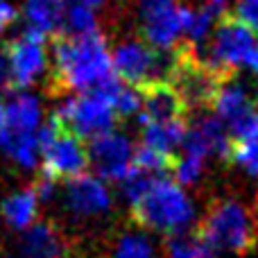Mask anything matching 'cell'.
Wrapping results in <instances>:
<instances>
[{"instance_id": "6da1fadb", "label": "cell", "mask_w": 258, "mask_h": 258, "mask_svg": "<svg viewBox=\"0 0 258 258\" xmlns=\"http://www.w3.org/2000/svg\"><path fill=\"white\" fill-rule=\"evenodd\" d=\"M111 75H116L111 52L100 32H91L84 36H52V93H89Z\"/></svg>"}, {"instance_id": "7a4b0ae2", "label": "cell", "mask_w": 258, "mask_h": 258, "mask_svg": "<svg viewBox=\"0 0 258 258\" xmlns=\"http://www.w3.org/2000/svg\"><path fill=\"white\" fill-rule=\"evenodd\" d=\"M233 77L236 73H224L213 68L200 54L197 45L183 41L170 54L165 82H170L174 91L181 95L188 111H206V109H213L218 93Z\"/></svg>"}, {"instance_id": "3957f363", "label": "cell", "mask_w": 258, "mask_h": 258, "mask_svg": "<svg viewBox=\"0 0 258 258\" xmlns=\"http://www.w3.org/2000/svg\"><path fill=\"white\" fill-rule=\"evenodd\" d=\"M197 231L206 242L218 249L233 251L238 256L251 254L258 240V220L254 211L236 200H213L206 206Z\"/></svg>"}, {"instance_id": "277c9868", "label": "cell", "mask_w": 258, "mask_h": 258, "mask_svg": "<svg viewBox=\"0 0 258 258\" xmlns=\"http://www.w3.org/2000/svg\"><path fill=\"white\" fill-rule=\"evenodd\" d=\"M134 224L161 233H181L192 220V204L172 179H154L152 186L132 204Z\"/></svg>"}, {"instance_id": "5b68a950", "label": "cell", "mask_w": 258, "mask_h": 258, "mask_svg": "<svg viewBox=\"0 0 258 258\" xmlns=\"http://www.w3.org/2000/svg\"><path fill=\"white\" fill-rule=\"evenodd\" d=\"M213 68L224 73H238L247 66L258 75V45L256 32H251L236 14H224L211 32L209 52H200Z\"/></svg>"}, {"instance_id": "8992f818", "label": "cell", "mask_w": 258, "mask_h": 258, "mask_svg": "<svg viewBox=\"0 0 258 258\" xmlns=\"http://www.w3.org/2000/svg\"><path fill=\"white\" fill-rule=\"evenodd\" d=\"M36 143L41 154V172L45 177H50L52 181L57 179L68 181L84 174L89 165V152L80 136L59 127L54 120H48V125L36 132Z\"/></svg>"}, {"instance_id": "52a82bcc", "label": "cell", "mask_w": 258, "mask_h": 258, "mask_svg": "<svg viewBox=\"0 0 258 258\" xmlns=\"http://www.w3.org/2000/svg\"><path fill=\"white\" fill-rule=\"evenodd\" d=\"M116 118L118 116L111 100H107L95 91H89V93H80L77 98L63 102L52 113L50 120H54L59 127L68 129L84 141L86 136L95 138L100 134L111 132L116 125Z\"/></svg>"}, {"instance_id": "ba28073f", "label": "cell", "mask_w": 258, "mask_h": 258, "mask_svg": "<svg viewBox=\"0 0 258 258\" xmlns=\"http://www.w3.org/2000/svg\"><path fill=\"white\" fill-rule=\"evenodd\" d=\"M111 61L118 80L134 89H143L150 82L165 80L170 68V59L163 61V52L136 39H129L118 45L116 52L111 54Z\"/></svg>"}, {"instance_id": "9c48e42d", "label": "cell", "mask_w": 258, "mask_h": 258, "mask_svg": "<svg viewBox=\"0 0 258 258\" xmlns=\"http://www.w3.org/2000/svg\"><path fill=\"white\" fill-rule=\"evenodd\" d=\"M134 150L136 147L127 136L118 132H107L91 138L86 152H89V163H93L100 177L120 183L134 170Z\"/></svg>"}, {"instance_id": "30bf717a", "label": "cell", "mask_w": 258, "mask_h": 258, "mask_svg": "<svg viewBox=\"0 0 258 258\" xmlns=\"http://www.w3.org/2000/svg\"><path fill=\"white\" fill-rule=\"evenodd\" d=\"M141 91V122L143 125H170V122H190L188 107L174 86L165 80L145 84Z\"/></svg>"}, {"instance_id": "8fae6325", "label": "cell", "mask_w": 258, "mask_h": 258, "mask_svg": "<svg viewBox=\"0 0 258 258\" xmlns=\"http://www.w3.org/2000/svg\"><path fill=\"white\" fill-rule=\"evenodd\" d=\"M5 48L12 61L16 86L18 89L30 86L45 68V34L27 27L18 39L9 41Z\"/></svg>"}, {"instance_id": "7c38bea8", "label": "cell", "mask_w": 258, "mask_h": 258, "mask_svg": "<svg viewBox=\"0 0 258 258\" xmlns=\"http://www.w3.org/2000/svg\"><path fill=\"white\" fill-rule=\"evenodd\" d=\"M190 18H192L190 9L179 7V5L145 14V16H143V41L150 43L152 48L159 50V52H168V50L177 43L181 32L188 30Z\"/></svg>"}, {"instance_id": "4fadbf2b", "label": "cell", "mask_w": 258, "mask_h": 258, "mask_svg": "<svg viewBox=\"0 0 258 258\" xmlns=\"http://www.w3.org/2000/svg\"><path fill=\"white\" fill-rule=\"evenodd\" d=\"M183 147H186V154L200 156L204 161L209 156H218L220 161H224L229 150V136L224 134L222 120L215 116L197 118L192 125H188Z\"/></svg>"}, {"instance_id": "5bb4252c", "label": "cell", "mask_w": 258, "mask_h": 258, "mask_svg": "<svg viewBox=\"0 0 258 258\" xmlns=\"http://www.w3.org/2000/svg\"><path fill=\"white\" fill-rule=\"evenodd\" d=\"M66 202L73 213L91 218V215L109 211L111 195L100 179L91 177V174H80V177H73L66 181Z\"/></svg>"}, {"instance_id": "9a60e30c", "label": "cell", "mask_w": 258, "mask_h": 258, "mask_svg": "<svg viewBox=\"0 0 258 258\" xmlns=\"http://www.w3.org/2000/svg\"><path fill=\"white\" fill-rule=\"evenodd\" d=\"M23 258H66L68 242L54 222H34L21 242Z\"/></svg>"}, {"instance_id": "2e32d148", "label": "cell", "mask_w": 258, "mask_h": 258, "mask_svg": "<svg viewBox=\"0 0 258 258\" xmlns=\"http://www.w3.org/2000/svg\"><path fill=\"white\" fill-rule=\"evenodd\" d=\"M66 14V0H25L27 27L41 34H59Z\"/></svg>"}, {"instance_id": "e0dca14e", "label": "cell", "mask_w": 258, "mask_h": 258, "mask_svg": "<svg viewBox=\"0 0 258 258\" xmlns=\"http://www.w3.org/2000/svg\"><path fill=\"white\" fill-rule=\"evenodd\" d=\"M41 120V107L34 95H16L5 109V129L21 134H36Z\"/></svg>"}, {"instance_id": "ac0fdd59", "label": "cell", "mask_w": 258, "mask_h": 258, "mask_svg": "<svg viewBox=\"0 0 258 258\" xmlns=\"http://www.w3.org/2000/svg\"><path fill=\"white\" fill-rule=\"evenodd\" d=\"M39 213V197L34 188H25L21 192H14L3 202V218L14 229H30Z\"/></svg>"}, {"instance_id": "d6986e66", "label": "cell", "mask_w": 258, "mask_h": 258, "mask_svg": "<svg viewBox=\"0 0 258 258\" xmlns=\"http://www.w3.org/2000/svg\"><path fill=\"white\" fill-rule=\"evenodd\" d=\"M0 150L7 156H12L18 165L23 168H36L39 163V143H36V134H21V132H9V129H0Z\"/></svg>"}, {"instance_id": "ffe728a7", "label": "cell", "mask_w": 258, "mask_h": 258, "mask_svg": "<svg viewBox=\"0 0 258 258\" xmlns=\"http://www.w3.org/2000/svg\"><path fill=\"white\" fill-rule=\"evenodd\" d=\"M190 122H170V125H143V143L163 154H172L179 145H183Z\"/></svg>"}, {"instance_id": "44dd1931", "label": "cell", "mask_w": 258, "mask_h": 258, "mask_svg": "<svg viewBox=\"0 0 258 258\" xmlns=\"http://www.w3.org/2000/svg\"><path fill=\"white\" fill-rule=\"evenodd\" d=\"M165 254L168 258H213L215 249L202 238L197 229L174 233L165 240Z\"/></svg>"}, {"instance_id": "7402d4cb", "label": "cell", "mask_w": 258, "mask_h": 258, "mask_svg": "<svg viewBox=\"0 0 258 258\" xmlns=\"http://www.w3.org/2000/svg\"><path fill=\"white\" fill-rule=\"evenodd\" d=\"M227 165H238L247 174L258 177V136H229V150L224 156Z\"/></svg>"}, {"instance_id": "603a6c76", "label": "cell", "mask_w": 258, "mask_h": 258, "mask_svg": "<svg viewBox=\"0 0 258 258\" xmlns=\"http://www.w3.org/2000/svg\"><path fill=\"white\" fill-rule=\"evenodd\" d=\"M91 32H98V21H95L93 9L82 7V5H68L59 34L84 36V34H91Z\"/></svg>"}, {"instance_id": "cb8c5ba5", "label": "cell", "mask_w": 258, "mask_h": 258, "mask_svg": "<svg viewBox=\"0 0 258 258\" xmlns=\"http://www.w3.org/2000/svg\"><path fill=\"white\" fill-rule=\"evenodd\" d=\"M109 258H154V247L138 231H122L113 242Z\"/></svg>"}, {"instance_id": "d4e9b609", "label": "cell", "mask_w": 258, "mask_h": 258, "mask_svg": "<svg viewBox=\"0 0 258 258\" xmlns=\"http://www.w3.org/2000/svg\"><path fill=\"white\" fill-rule=\"evenodd\" d=\"M202 172H204V159H200V156H192V154H186L179 159L177 156V163H174V177H177L179 183H186V186H190V183H195L197 179L202 177Z\"/></svg>"}, {"instance_id": "484cf974", "label": "cell", "mask_w": 258, "mask_h": 258, "mask_svg": "<svg viewBox=\"0 0 258 258\" xmlns=\"http://www.w3.org/2000/svg\"><path fill=\"white\" fill-rule=\"evenodd\" d=\"M113 109H116L118 118H127L132 113H138L141 111V91L134 89V86L122 84L120 93H118L116 102H113Z\"/></svg>"}, {"instance_id": "4316f807", "label": "cell", "mask_w": 258, "mask_h": 258, "mask_svg": "<svg viewBox=\"0 0 258 258\" xmlns=\"http://www.w3.org/2000/svg\"><path fill=\"white\" fill-rule=\"evenodd\" d=\"M18 86L14 80V71H12V61H9L7 48H0V95H9L14 93Z\"/></svg>"}, {"instance_id": "83f0119b", "label": "cell", "mask_w": 258, "mask_h": 258, "mask_svg": "<svg viewBox=\"0 0 258 258\" xmlns=\"http://www.w3.org/2000/svg\"><path fill=\"white\" fill-rule=\"evenodd\" d=\"M236 16L251 32H258V0H236Z\"/></svg>"}, {"instance_id": "f1b7e54d", "label": "cell", "mask_w": 258, "mask_h": 258, "mask_svg": "<svg viewBox=\"0 0 258 258\" xmlns=\"http://www.w3.org/2000/svg\"><path fill=\"white\" fill-rule=\"evenodd\" d=\"M16 18H18L16 7L12 3H7V0H0V32H5V27H9Z\"/></svg>"}, {"instance_id": "f546056e", "label": "cell", "mask_w": 258, "mask_h": 258, "mask_svg": "<svg viewBox=\"0 0 258 258\" xmlns=\"http://www.w3.org/2000/svg\"><path fill=\"white\" fill-rule=\"evenodd\" d=\"M141 5V14H152V12H159V9H165V7H172L174 0H138Z\"/></svg>"}, {"instance_id": "4dcf8cb0", "label": "cell", "mask_w": 258, "mask_h": 258, "mask_svg": "<svg viewBox=\"0 0 258 258\" xmlns=\"http://www.w3.org/2000/svg\"><path fill=\"white\" fill-rule=\"evenodd\" d=\"M68 5H82V7H89V9H95L102 5V0H66V7Z\"/></svg>"}, {"instance_id": "1f68e13d", "label": "cell", "mask_w": 258, "mask_h": 258, "mask_svg": "<svg viewBox=\"0 0 258 258\" xmlns=\"http://www.w3.org/2000/svg\"><path fill=\"white\" fill-rule=\"evenodd\" d=\"M3 125H5V107L0 104V129H3Z\"/></svg>"}, {"instance_id": "d6a6232c", "label": "cell", "mask_w": 258, "mask_h": 258, "mask_svg": "<svg viewBox=\"0 0 258 258\" xmlns=\"http://www.w3.org/2000/svg\"><path fill=\"white\" fill-rule=\"evenodd\" d=\"M254 215H256V220H258V200H256V209H254Z\"/></svg>"}]
</instances>
